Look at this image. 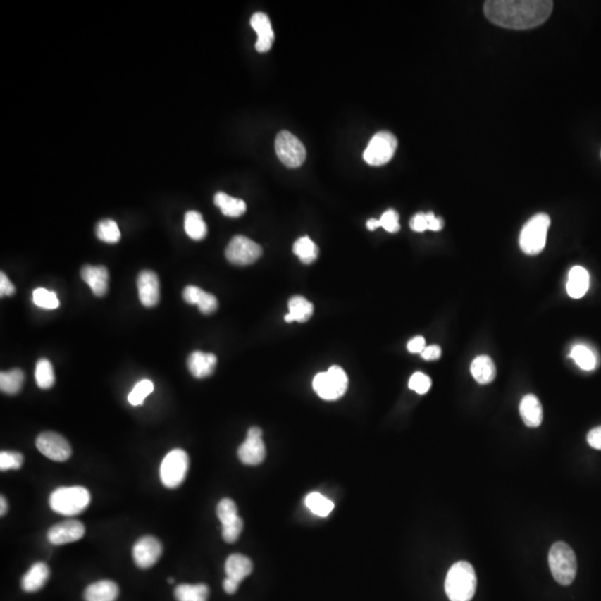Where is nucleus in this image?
Returning <instances> with one entry per match:
<instances>
[{
    "label": "nucleus",
    "mask_w": 601,
    "mask_h": 601,
    "mask_svg": "<svg viewBox=\"0 0 601 601\" xmlns=\"http://www.w3.org/2000/svg\"><path fill=\"white\" fill-rule=\"evenodd\" d=\"M554 3L550 0H490L483 6L491 23L508 30H531L550 17Z\"/></svg>",
    "instance_id": "f257e3e1"
},
{
    "label": "nucleus",
    "mask_w": 601,
    "mask_h": 601,
    "mask_svg": "<svg viewBox=\"0 0 601 601\" xmlns=\"http://www.w3.org/2000/svg\"><path fill=\"white\" fill-rule=\"evenodd\" d=\"M445 593L450 601H471L477 589V576L469 562H459L449 569Z\"/></svg>",
    "instance_id": "f03ea898"
},
{
    "label": "nucleus",
    "mask_w": 601,
    "mask_h": 601,
    "mask_svg": "<svg viewBox=\"0 0 601 601\" xmlns=\"http://www.w3.org/2000/svg\"><path fill=\"white\" fill-rule=\"evenodd\" d=\"M549 567L557 583L569 585L577 575V558L571 547L564 541L554 543L549 551Z\"/></svg>",
    "instance_id": "7ed1b4c3"
},
{
    "label": "nucleus",
    "mask_w": 601,
    "mask_h": 601,
    "mask_svg": "<svg viewBox=\"0 0 601 601\" xmlns=\"http://www.w3.org/2000/svg\"><path fill=\"white\" fill-rule=\"evenodd\" d=\"M89 491L84 487H63L56 489L49 497L51 510L63 516H77L87 509Z\"/></svg>",
    "instance_id": "20e7f679"
},
{
    "label": "nucleus",
    "mask_w": 601,
    "mask_h": 601,
    "mask_svg": "<svg viewBox=\"0 0 601 601\" xmlns=\"http://www.w3.org/2000/svg\"><path fill=\"white\" fill-rule=\"evenodd\" d=\"M550 218L540 213L530 218L520 233V247L528 255H538L545 249Z\"/></svg>",
    "instance_id": "39448f33"
},
{
    "label": "nucleus",
    "mask_w": 601,
    "mask_h": 601,
    "mask_svg": "<svg viewBox=\"0 0 601 601\" xmlns=\"http://www.w3.org/2000/svg\"><path fill=\"white\" fill-rule=\"evenodd\" d=\"M347 373L337 366H331L326 372L316 374L313 380V389L316 395L326 401L337 400L347 392Z\"/></svg>",
    "instance_id": "423d86ee"
},
{
    "label": "nucleus",
    "mask_w": 601,
    "mask_h": 601,
    "mask_svg": "<svg viewBox=\"0 0 601 601\" xmlns=\"http://www.w3.org/2000/svg\"><path fill=\"white\" fill-rule=\"evenodd\" d=\"M190 466L187 453L182 449H175L167 453L161 464V480L168 489L180 487L185 480Z\"/></svg>",
    "instance_id": "0eeeda50"
},
{
    "label": "nucleus",
    "mask_w": 601,
    "mask_h": 601,
    "mask_svg": "<svg viewBox=\"0 0 601 601\" xmlns=\"http://www.w3.org/2000/svg\"><path fill=\"white\" fill-rule=\"evenodd\" d=\"M397 147V137L392 132L383 130L371 138V141L363 154V159L368 165L381 166L392 159Z\"/></svg>",
    "instance_id": "6e6552de"
},
{
    "label": "nucleus",
    "mask_w": 601,
    "mask_h": 601,
    "mask_svg": "<svg viewBox=\"0 0 601 601\" xmlns=\"http://www.w3.org/2000/svg\"><path fill=\"white\" fill-rule=\"evenodd\" d=\"M275 151L278 159L290 168L301 166L306 159L302 142L287 130H282L276 136Z\"/></svg>",
    "instance_id": "1a4fd4ad"
},
{
    "label": "nucleus",
    "mask_w": 601,
    "mask_h": 601,
    "mask_svg": "<svg viewBox=\"0 0 601 601\" xmlns=\"http://www.w3.org/2000/svg\"><path fill=\"white\" fill-rule=\"evenodd\" d=\"M262 249L247 236H234L226 247L225 256L232 264L249 265L260 259Z\"/></svg>",
    "instance_id": "9d476101"
},
{
    "label": "nucleus",
    "mask_w": 601,
    "mask_h": 601,
    "mask_svg": "<svg viewBox=\"0 0 601 601\" xmlns=\"http://www.w3.org/2000/svg\"><path fill=\"white\" fill-rule=\"evenodd\" d=\"M36 447L44 456L56 462H64L72 456V448L68 441L55 432H44L38 435Z\"/></svg>",
    "instance_id": "9b49d317"
},
{
    "label": "nucleus",
    "mask_w": 601,
    "mask_h": 601,
    "mask_svg": "<svg viewBox=\"0 0 601 601\" xmlns=\"http://www.w3.org/2000/svg\"><path fill=\"white\" fill-rule=\"evenodd\" d=\"M237 454L242 464L247 466H257L262 464L266 456V450L262 440V430L260 428L252 426L247 431V440L242 443Z\"/></svg>",
    "instance_id": "f8f14e48"
},
{
    "label": "nucleus",
    "mask_w": 601,
    "mask_h": 601,
    "mask_svg": "<svg viewBox=\"0 0 601 601\" xmlns=\"http://www.w3.org/2000/svg\"><path fill=\"white\" fill-rule=\"evenodd\" d=\"M163 554L161 541L151 535L141 538L132 548L134 562L141 569H149L159 562Z\"/></svg>",
    "instance_id": "ddd939ff"
},
{
    "label": "nucleus",
    "mask_w": 601,
    "mask_h": 601,
    "mask_svg": "<svg viewBox=\"0 0 601 601\" xmlns=\"http://www.w3.org/2000/svg\"><path fill=\"white\" fill-rule=\"evenodd\" d=\"M85 535V526L77 520H67L54 526L47 533L48 540L55 546L80 540Z\"/></svg>",
    "instance_id": "4468645a"
},
{
    "label": "nucleus",
    "mask_w": 601,
    "mask_h": 601,
    "mask_svg": "<svg viewBox=\"0 0 601 601\" xmlns=\"http://www.w3.org/2000/svg\"><path fill=\"white\" fill-rule=\"evenodd\" d=\"M137 289L144 306L153 307L159 302V280L153 271H142L137 278Z\"/></svg>",
    "instance_id": "2eb2a0df"
},
{
    "label": "nucleus",
    "mask_w": 601,
    "mask_h": 601,
    "mask_svg": "<svg viewBox=\"0 0 601 601\" xmlns=\"http://www.w3.org/2000/svg\"><path fill=\"white\" fill-rule=\"evenodd\" d=\"M251 26L256 32L257 42L255 48L259 53H266L273 45L274 32L271 20L264 13H255L251 18Z\"/></svg>",
    "instance_id": "dca6fc26"
},
{
    "label": "nucleus",
    "mask_w": 601,
    "mask_h": 601,
    "mask_svg": "<svg viewBox=\"0 0 601 601\" xmlns=\"http://www.w3.org/2000/svg\"><path fill=\"white\" fill-rule=\"evenodd\" d=\"M82 278L89 285L93 295L96 297H104L109 291V271L105 266H92L85 265L82 268Z\"/></svg>",
    "instance_id": "f3484780"
},
{
    "label": "nucleus",
    "mask_w": 601,
    "mask_h": 601,
    "mask_svg": "<svg viewBox=\"0 0 601 601\" xmlns=\"http://www.w3.org/2000/svg\"><path fill=\"white\" fill-rule=\"evenodd\" d=\"M218 364V358L213 353L195 351L188 357L187 366L192 376L197 379H204L212 376Z\"/></svg>",
    "instance_id": "a211bd4d"
},
{
    "label": "nucleus",
    "mask_w": 601,
    "mask_h": 601,
    "mask_svg": "<svg viewBox=\"0 0 601 601\" xmlns=\"http://www.w3.org/2000/svg\"><path fill=\"white\" fill-rule=\"evenodd\" d=\"M183 297L190 304H197L203 314H212L218 310V303L216 297L197 286H186L183 291Z\"/></svg>",
    "instance_id": "6ab92c4d"
},
{
    "label": "nucleus",
    "mask_w": 601,
    "mask_h": 601,
    "mask_svg": "<svg viewBox=\"0 0 601 601\" xmlns=\"http://www.w3.org/2000/svg\"><path fill=\"white\" fill-rule=\"evenodd\" d=\"M120 595L117 583L111 580H99L92 583L84 593L85 601H114Z\"/></svg>",
    "instance_id": "aec40b11"
},
{
    "label": "nucleus",
    "mask_w": 601,
    "mask_h": 601,
    "mask_svg": "<svg viewBox=\"0 0 601 601\" xmlns=\"http://www.w3.org/2000/svg\"><path fill=\"white\" fill-rule=\"evenodd\" d=\"M520 416L529 428H538L543 423V410L540 401L535 395H528L520 402Z\"/></svg>",
    "instance_id": "412c9836"
},
{
    "label": "nucleus",
    "mask_w": 601,
    "mask_h": 601,
    "mask_svg": "<svg viewBox=\"0 0 601 601\" xmlns=\"http://www.w3.org/2000/svg\"><path fill=\"white\" fill-rule=\"evenodd\" d=\"M51 576V570L44 562H36L25 574L22 579V588L26 593H35L43 588Z\"/></svg>",
    "instance_id": "4be33fe9"
},
{
    "label": "nucleus",
    "mask_w": 601,
    "mask_h": 601,
    "mask_svg": "<svg viewBox=\"0 0 601 601\" xmlns=\"http://www.w3.org/2000/svg\"><path fill=\"white\" fill-rule=\"evenodd\" d=\"M589 289L588 271L583 266H574L568 275L567 292L572 299H581Z\"/></svg>",
    "instance_id": "5701e85b"
},
{
    "label": "nucleus",
    "mask_w": 601,
    "mask_h": 601,
    "mask_svg": "<svg viewBox=\"0 0 601 601\" xmlns=\"http://www.w3.org/2000/svg\"><path fill=\"white\" fill-rule=\"evenodd\" d=\"M313 311H314V307L309 299L299 297V295L291 297L289 301V313L285 316V322L287 323H292V322L304 323L306 321L310 320Z\"/></svg>",
    "instance_id": "b1692460"
},
{
    "label": "nucleus",
    "mask_w": 601,
    "mask_h": 601,
    "mask_svg": "<svg viewBox=\"0 0 601 601\" xmlns=\"http://www.w3.org/2000/svg\"><path fill=\"white\" fill-rule=\"evenodd\" d=\"M471 374L474 380L480 384H489L495 379L497 368L492 359L488 355H480L472 362Z\"/></svg>",
    "instance_id": "393cba45"
},
{
    "label": "nucleus",
    "mask_w": 601,
    "mask_h": 601,
    "mask_svg": "<svg viewBox=\"0 0 601 601\" xmlns=\"http://www.w3.org/2000/svg\"><path fill=\"white\" fill-rule=\"evenodd\" d=\"M253 570V564L243 554H230L225 562V572L228 578L242 583Z\"/></svg>",
    "instance_id": "a878e982"
},
{
    "label": "nucleus",
    "mask_w": 601,
    "mask_h": 601,
    "mask_svg": "<svg viewBox=\"0 0 601 601\" xmlns=\"http://www.w3.org/2000/svg\"><path fill=\"white\" fill-rule=\"evenodd\" d=\"M214 203L221 212L228 218H240L247 212L245 202L235 197H230L228 194L218 192L214 197Z\"/></svg>",
    "instance_id": "bb28decb"
},
{
    "label": "nucleus",
    "mask_w": 601,
    "mask_h": 601,
    "mask_svg": "<svg viewBox=\"0 0 601 601\" xmlns=\"http://www.w3.org/2000/svg\"><path fill=\"white\" fill-rule=\"evenodd\" d=\"M184 228H185L186 234L194 241H201L207 234L206 223L197 211H190L186 213Z\"/></svg>",
    "instance_id": "cd10ccee"
},
{
    "label": "nucleus",
    "mask_w": 601,
    "mask_h": 601,
    "mask_svg": "<svg viewBox=\"0 0 601 601\" xmlns=\"http://www.w3.org/2000/svg\"><path fill=\"white\" fill-rule=\"evenodd\" d=\"M178 601H207L209 596V587L199 585H180L174 591Z\"/></svg>",
    "instance_id": "c85d7f7f"
},
{
    "label": "nucleus",
    "mask_w": 601,
    "mask_h": 601,
    "mask_svg": "<svg viewBox=\"0 0 601 601\" xmlns=\"http://www.w3.org/2000/svg\"><path fill=\"white\" fill-rule=\"evenodd\" d=\"M570 358L575 361L576 364L583 371H593L598 366L596 355L590 347L578 345L572 347Z\"/></svg>",
    "instance_id": "c756f323"
},
{
    "label": "nucleus",
    "mask_w": 601,
    "mask_h": 601,
    "mask_svg": "<svg viewBox=\"0 0 601 601\" xmlns=\"http://www.w3.org/2000/svg\"><path fill=\"white\" fill-rule=\"evenodd\" d=\"M25 374L19 368H13L9 372L0 373V389L6 395H13L22 390Z\"/></svg>",
    "instance_id": "7c9ffc66"
},
{
    "label": "nucleus",
    "mask_w": 601,
    "mask_h": 601,
    "mask_svg": "<svg viewBox=\"0 0 601 601\" xmlns=\"http://www.w3.org/2000/svg\"><path fill=\"white\" fill-rule=\"evenodd\" d=\"M293 252L304 264H311L318 259V247L309 236L299 237L293 245Z\"/></svg>",
    "instance_id": "2f4dec72"
},
{
    "label": "nucleus",
    "mask_w": 601,
    "mask_h": 601,
    "mask_svg": "<svg viewBox=\"0 0 601 601\" xmlns=\"http://www.w3.org/2000/svg\"><path fill=\"white\" fill-rule=\"evenodd\" d=\"M35 378L40 389H51L55 383V373L51 361L47 359H40L36 364Z\"/></svg>",
    "instance_id": "473e14b6"
},
{
    "label": "nucleus",
    "mask_w": 601,
    "mask_h": 601,
    "mask_svg": "<svg viewBox=\"0 0 601 601\" xmlns=\"http://www.w3.org/2000/svg\"><path fill=\"white\" fill-rule=\"evenodd\" d=\"M305 504L312 514L318 516H328L334 509V503L318 492H312L305 498Z\"/></svg>",
    "instance_id": "72a5a7b5"
},
{
    "label": "nucleus",
    "mask_w": 601,
    "mask_h": 601,
    "mask_svg": "<svg viewBox=\"0 0 601 601\" xmlns=\"http://www.w3.org/2000/svg\"><path fill=\"white\" fill-rule=\"evenodd\" d=\"M96 235L105 243L115 244L120 242V230L117 223L113 220H103L96 225Z\"/></svg>",
    "instance_id": "f704fd0d"
},
{
    "label": "nucleus",
    "mask_w": 601,
    "mask_h": 601,
    "mask_svg": "<svg viewBox=\"0 0 601 601\" xmlns=\"http://www.w3.org/2000/svg\"><path fill=\"white\" fill-rule=\"evenodd\" d=\"M32 302L36 306L44 309V310H55L61 304L55 292L43 289V287H39V289H36L32 292Z\"/></svg>",
    "instance_id": "c9c22d12"
},
{
    "label": "nucleus",
    "mask_w": 601,
    "mask_h": 601,
    "mask_svg": "<svg viewBox=\"0 0 601 601\" xmlns=\"http://www.w3.org/2000/svg\"><path fill=\"white\" fill-rule=\"evenodd\" d=\"M216 512H218V519H220L222 526L228 525V523L235 521L237 518H240L239 514H237V507H236L235 502L230 498H224L220 501Z\"/></svg>",
    "instance_id": "e433bc0d"
},
{
    "label": "nucleus",
    "mask_w": 601,
    "mask_h": 601,
    "mask_svg": "<svg viewBox=\"0 0 601 601\" xmlns=\"http://www.w3.org/2000/svg\"><path fill=\"white\" fill-rule=\"evenodd\" d=\"M154 391V383L151 380H142L136 384L132 392L128 395V402L134 407L142 405L147 395H151Z\"/></svg>",
    "instance_id": "4c0bfd02"
},
{
    "label": "nucleus",
    "mask_w": 601,
    "mask_h": 601,
    "mask_svg": "<svg viewBox=\"0 0 601 601\" xmlns=\"http://www.w3.org/2000/svg\"><path fill=\"white\" fill-rule=\"evenodd\" d=\"M23 464H24V457L19 452L3 451L0 453V470L1 471L20 469Z\"/></svg>",
    "instance_id": "58836bf2"
},
{
    "label": "nucleus",
    "mask_w": 601,
    "mask_h": 601,
    "mask_svg": "<svg viewBox=\"0 0 601 601\" xmlns=\"http://www.w3.org/2000/svg\"><path fill=\"white\" fill-rule=\"evenodd\" d=\"M409 388L418 395H426L431 388V379L422 372H416L411 376Z\"/></svg>",
    "instance_id": "ea45409f"
},
{
    "label": "nucleus",
    "mask_w": 601,
    "mask_h": 601,
    "mask_svg": "<svg viewBox=\"0 0 601 601\" xmlns=\"http://www.w3.org/2000/svg\"><path fill=\"white\" fill-rule=\"evenodd\" d=\"M242 530H243V520L237 518L235 521L222 526L223 539L228 543H235L239 539Z\"/></svg>",
    "instance_id": "a19ab883"
},
{
    "label": "nucleus",
    "mask_w": 601,
    "mask_h": 601,
    "mask_svg": "<svg viewBox=\"0 0 601 601\" xmlns=\"http://www.w3.org/2000/svg\"><path fill=\"white\" fill-rule=\"evenodd\" d=\"M380 225L389 233H397L400 230V223H399V214L395 209H388L380 218Z\"/></svg>",
    "instance_id": "79ce46f5"
},
{
    "label": "nucleus",
    "mask_w": 601,
    "mask_h": 601,
    "mask_svg": "<svg viewBox=\"0 0 601 601\" xmlns=\"http://www.w3.org/2000/svg\"><path fill=\"white\" fill-rule=\"evenodd\" d=\"M410 226L414 232L422 233L424 230H428V220H426V213H419L414 215L410 222Z\"/></svg>",
    "instance_id": "37998d69"
},
{
    "label": "nucleus",
    "mask_w": 601,
    "mask_h": 601,
    "mask_svg": "<svg viewBox=\"0 0 601 601\" xmlns=\"http://www.w3.org/2000/svg\"><path fill=\"white\" fill-rule=\"evenodd\" d=\"M15 292H16L15 286L9 281L7 275L1 272L0 274V295L1 297H11V295H15Z\"/></svg>",
    "instance_id": "c03bdc74"
},
{
    "label": "nucleus",
    "mask_w": 601,
    "mask_h": 601,
    "mask_svg": "<svg viewBox=\"0 0 601 601\" xmlns=\"http://www.w3.org/2000/svg\"><path fill=\"white\" fill-rule=\"evenodd\" d=\"M587 441L591 448L601 450V426L591 430L587 435Z\"/></svg>",
    "instance_id": "a18cd8bd"
},
{
    "label": "nucleus",
    "mask_w": 601,
    "mask_h": 601,
    "mask_svg": "<svg viewBox=\"0 0 601 601\" xmlns=\"http://www.w3.org/2000/svg\"><path fill=\"white\" fill-rule=\"evenodd\" d=\"M426 347V340L422 337H414L408 343V350L411 353H420L421 354Z\"/></svg>",
    "instance_id": "49530a36"
},
{
    "label": "nucleus",
    "mask_w": 601,
    "mask_h": 601,
    "mask_svg": "<svg viewBox=\"0 0 601 601\" xmlns=\"http://www.w3.org/2000/svg\"><path fill=\"white\" fill-rule=\"evenodd\" d=\"M422 359L426 361H435L441 357V349L438 345H430L421 353Z\"/></svg>",
    "instance_id": "de8ad7c7"
},
{
    "label": "nucleus",
    "mask_w": 601,
    "mask_h": 601,
    "mask_svg": "<svg viewBox=\"0 0 601 601\" xmlns=\"http://www.w3.org/2000/svg\"><path fill=\"white\" fill-rule=\"evenodd\" d=\"M426 220H428V230H433V232L442 230L443 221L441 218H435L433 213H426Z\"/></svg>",
    "instance_id": "09e8293b"
},
{
    "label": "nucleus",
    "mask_w": 601,
    "mask_h": 601,
    "mask_svg": "<svg viewBox=\"0 0 601 601\" xmlns=\"http://www.w3.org/2000/svg\"><path fill=\"white\" fill-rule=\"evenodd\" d=\"M240 583H241L232 579V578L228 577L224 580V583H223V588H224V590H225V593H228V595H233V593H235L236 591H237V589H239Z\"/></svg>",
    "instance_id": "8fccbe9b"
},
{
    "label": "nucleus",
    "mask_w": 601,
    "mask_h": 601,
    "mask_svg": "<svg viewBox=\"0 0 601 601\" xmlns=\"http://www.w3.org/2000/svg\"><path fill=\"white\" fill-rule=\"evenodd\" d=\"M366 226H368V230H374L376 228H381L380 225V220H376V218H370V220L366 222Z\"/></svg>",
    "instance_id": "3c124183"
},
{
    "label": "nucleus",
    "mask_w": 601,
    "mask_h": 601,
    "mask_svg": "<svg viewBox=\"0 0 601 601\" xmlns=\"http://www.w3.org/2000/svg\"><path fill=\"white\" fill-rule=\"evenodd\" d=\"M7 508H8L7 501H6L5 497H1L0 498V514H1V516H5L6 512H7Z\"/></svg>",
    "instance_id": "603ef678"
},
{
    "label": "nucleus",
    "mask_w": 601,
    "mask_h": 601,
    "mask_svg": "<svg viewBox=\"0 0 601 601\" xmlns=\"http://www.w3.org/2000/svg\"><path fill=\"white\" fill-rule=\"evenodd\" d=\"M168 583H174V579H173V578H168Z\"/></svg>",
    "instance_id": "864d4df0"
}]
</instances>
